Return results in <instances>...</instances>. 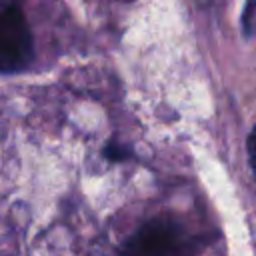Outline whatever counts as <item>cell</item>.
I'll use <instances>...</instances> for the list:
<instances>
[{"label": "cell", "mask_w": 256, "mask_h": 256, "mask_svg": "<svg viewBox=\"0 0 256 256\" xmlns=\"http://www.w3.org/2000/svg\"><path fill=\"white\" fill-rule=\"evenodd\" d=\"M120 256H198V244L180 222L156 216L122 244Z\"/></svg>", "instance_id": "cell-1"}, {"label": "cell", "mask_w": 256, "mask_h": 256, "mask_svg": "<svg viewBox=\"0 0 256 256\" xmlns=\"http://www.w3.org/2000/svg\"><path fill=\"white\" fill-rule=\"evenodd\" d=\"M32 34L18 4L0 10V72L14 74L24 70L34 56Z\"/></svg>", "instance_id": "cell-2"}, {"label": "cell", "mask_w": 256, "mask_h": 256, "mask_svg": "<svg viewBox=\"0 0 256 256\" xmlns=\"http://www.w3.org/2000/svg\"><path fill=\"white\" fill-rule=\"evenodd\" d=\"M252 20H254V0H246L244 2V10H242V30L244 34L250 38L252 36Z\"/></svg>", "instance_id": "cell-3"}, {"label": "cell", "mask_w": 256, "mask_h": 256, "mask_svg": "<svg viewBox=\"0 0 256 256\" xmlns=\"http://www.w3.org/2000/svg\"><path fill=\"white\" fill-rule=\"evenodd\" d=\"M104 154H106L108 160H114V162H120V160H126V158H128V150L120 148V146L114 144V142H110V144L106 146Z\"/></svg>", "instance_id": "cell-4"}, {"label": "cell", "mask_w": 256, "mask_h": 256, "mask_svg": "<svg viewBox=\"0 0 256 256\" xmlns=\"http://www.w3.org/2000/svg\"><path fill=\"white\" fill-rule=\"evenodd\" d=\"M246 152H248V164H250V168H252V166H254V130H250V134H248Z\"/></svg>", "instance_id": "cell-5"}]
</instances>
